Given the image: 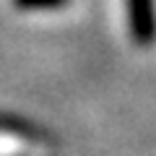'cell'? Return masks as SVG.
I'll use <instances>...</instances> for the list:
<instances>
[{
    "label": "cell",
    "mask_w": 156,
    "mask_h": 156,
    "mask_svg": "<svg viewBox=\"0 0 156 156\" xmlns=\"http://www.w3.org/2000/svg\"><path fill=\"white\" fill-rule=\"evenodd\" d=\"M125 11L133 42L151 47L156 42V0H125Z\"/></svg>",
    "instance_id": "1"
},
{
    "label": "cell",
    "mask_w": 156,
    "mask_h": 156,
    "mask_svg": "<svg viewBox=\"0 0 156 156\" xmlns=\"http://www.w3.org/2000/svg\"><path fill=\"white\" fill-rule=\"evenodd\" d=\"M18 11H26V13H39V11H55V8L68 5L70 0H11Z\"/></svg>",
    "instance_id": "2"
}]
</instances>
